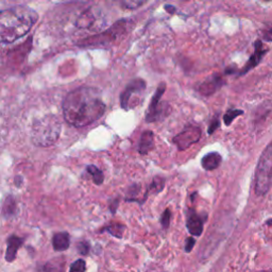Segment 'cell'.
<instances>
[{
    "label": "cell",
    "mask_w": 272,
    "mask_h": 272,
    "mask_svg": "<svg viewBox=\"0 0 272 272\" xmlns=\"http://www.w3.org/2000/svg\"><path fill=\"white\" fill-rule=\"evenodd\" d=\"M146 81L140 78L134 79L128 83L121 96V106L125 111H130L141 105L145 97Z\"/></svg>",
    "instance_id": "5"
},
{
    "label": "cell",
    "mask_w": 272,
    "mask_h": 272,
    "mask_svg": "<svg viewBox=\"0 0 272 272\" xmlns=\"http://www.w3.org/2000/svg\"><path fill=\"white\" fill-rule=\"evenodd\" d=\"M16 213V202L15 199L10 195L7 196L3 202L2 206V215L4 218H11Z\"/></svg>",
    "instance_id": "16"
},
{
    "label": "cell",
    "mask_w": 272,
    "mask_h": 272,
    "mask_svg": "<svg viewBox=\"0 0 272 272\" xmlns=\"http://www.w3.org/2000/svg\"><path fill=\"white\" fill-rule=\"evenodd\" d=\"M166 91V84L163 82L158 85L155 94L151 99L150 106L146 115V123H155L158 121H162L168 114L170 113V108L167 103H161L162 96Z\"/></svg>",
    "instance_id": "7"
},
{
    "label": "cell",
    "mask_w": 272,
    "mask_h": 272,
    "mask_svg": "<svg viewBox=\"0 0 272 272\" xmlns=\"http://www.w3.org/2000/svg\"><path fill=\"white\" fill-rule=\"evenodd\" d=\"M164 186H165V179H164V178H159V177H155V178L153 179V181L151 182L150 186L148 187L147 193L145 194L146 199H147V197H148V195H149L150 193L158 194L159 191H162V190H163Z\"/></svg>",
    "instance_id": "19"
},
{
    "label": "cell",
    "mask_w": 272,
    "mask_h": 272,
    "mask_svg": "<svg viewBox=\"0 0 272 272\" xmlns=\"http://www.w3.org/2000/svg\"><path fill=\"white\" fill-rule=\"evenodd\" d=\"M37 19V13L23 4L2 10L0 13V39L3 44L17 41L29 33Z\"/></svg>",
    "instance_id": "2"
},
{
    "label": "cell",
    "mask_w": 272,
    "mask_h": 272,
    "mask_svg": "<svg viewBox=\"0 0 272 272\" xmlns=\"http://www.w3.org/2000/svg\"><path fill=\"white\" fill-rule=\"evenodd\" d=\"M154 147V134L152 131H145L139 139L138 143V152L140 154H148Z\"/></svg>",
    "instance_id": "13"
},
{
    "label": "cell",
    "mask_w": 272,
    "mask_h": 272,
    "mask_svg": "<svg viewBox=\"0 0 272 272\" xmlns=\"http://www.w3.org/2000/svg\"><path fill=\"white\" fill-rule=\"evenodd\" d=\"M202 131L199 127L190 126L184 129L181 133H179L177 136H174L173 142L177 145L178 149L181 151L186 150L191 145L198 142L201 138Z\"/></svg>",
    "instance_id": "8"
},
{
    "label": "cell",
    "mask_w": 272,
    "mask_h": 272,
    "mask_svg": "<svg viewBox=\"0 0 272 272\" xmlns=\"http://www.w3.org/2000/svg\"><path fill=\"white\" fill-rule=\"evenodd\" d=\"M78 252L81 254V255H87L90 253V250H91V245L89 242H85V241H82L77 244L76 246Z\"/></svg>",
    "instance_id": "22"
},
{
    "label": "cell",
    "mask_w": 272,
    "mask_h": 272,
    "mask_svg": "<svg viewBox=\"0 0 272 272\" xmlns=\"http://www.w3.org/2000/svg\"><path fill=\"white\" fill-rule=\"evenodd\" d=\"M117 206H118V199L115 200V201H112V204L110 205V210H111L112 212H113V214H115Z\"/></svg>",
    "instance_id": "27"
},
{
    "label": "cell",
    "mask_w": 272,
    "mask_h": 272,
    "mask_svg": "<svg viewBox=\"0 0 272 272\" xmlns=\"http://www.w3.org/2000/svg\"><path fill=\"white\" fill-rule=\"evenodd\" d=\"M219 125H220V123H219L218 119H216V118L213 119V122L211 123L210 128H209V134H213L216 131V129H217V128L219 127Z\"/></svg>",
    "instance_id": "26"
},
{
    "label": "cell",
    "mask_w": 272,
    "mask_h": 272,
    "mask_svg": "<svg viewBox=\"0 0 272 272\" xmlns=\"http://www.w3.org/2000/svg\"><path fill=\"white\" fill-rule=\"evenodd\" d=\"M23 244V238L16 235H12L6 241V251H5V261L12 263L16 259L17 251L20 249Z\"/></svg>",
    "instance_id": "12"
},
{
    "label": "cell",
    "mask_w": 272,
    "mask_h": 272,
    "mask_svg": "<svg viewBox=\"0 0 272 272\" xmlns=\"http://www.w3.org/2000/svg\"><path fill=\"white\" fill-rule=\"evenodd\" d=\"M223 84V80L219 75H213L207 78L204 82L199 86V92L204 96H210L218 91Z\"/></svg>",
    "instance_id": "11"
},
{
    "label": "cell",
    "mask_w": 272,
    "mask_h": 272,
    "mask_svg": "<svg viewBox=\"0 0 272 272\" xmlns=\"http://www.w3.org/2000/svg\"><path fill=\"white\" fill-rule=\"evenodd\" d=\"M261 272H269V271H261Z\"/></svg>",
    "instance_id": "31"
},
{
    "label": "cell",
    "mask_w": 272,
    "mask_h": 272,
    "mask_svg": "<svg viewBox=\"0 0 272 272\" xmlns=\"http://www.w3.org/2000/svg\"><path fill=\"white\" fill-rule=\"evenodd\" d=\"M221 161L222 157L219 153H217V152H210V153H207L202 157L201 165L205 170L211 171L217 169L221 164Z\"/></svg>",
    "instance_id": "15"
},
{
    "label": "cell",
    "mask_w": 272,
    "mask_h": 272,
    "mask_svg": "<svg viewBox=\"0 0 272 272\" xmlns=\"http://www.w3.org/2000/svg\"><path fill=\"white\" fill-rule=\"evenodd\" d=\"M86 170L93 177V181L96 185L99 186L103 183V181H105V174H103V172L100 169H98L95 165H89L86 168Z\"/></svg>",
    "instance_id": "18"
},
{
    "label": "cell",
    "mask_w": 272,
    "mask_h": 272,
    "mask_svg": "<svg viewBox=\"0 0 272 272\" xmlns=\"http://www.w3.org/2000/svg\"><path fill=\"white\" fill-rule=\"evenodd\" d=\"M61 123L54 115L38 118L32 125L31 140L38 147H50L58 141L61 134Z\"/></svg>",
    "instance_id": "3"
},
{
    "label": "cell",
    "mask_w": 272,
    "mask_h": 272,
    "mask_svg": "<svg viewBox=\"0 0 272 272\" xmlns=\"http://www.w3.org/2000/svg\"><path fill=\"white\" fill-rule=\"evenodd\" d=\"M70 246V236L67 232L55 233L52 237V247L55 251H65Z\"/></svg>",
    "instance_id": "14"
},
{
    "label": "cell",
    "mask_w": 272,
    "mask_h": 272,
    "mask_svg": "<svg viewBox=\"0 0 272 272\" xmlns=\"http://www.w3.org/2000/svg\"><path fill=\"white\" fill-rule=\"evenodd\" d=\"M272 182V142L263 151L255 171V193L264 196Z\"/></svg>",
    "instance_id": "4"
},
{
    "label": "cell",
    "mask_w": 272,
    "mask_h": 272,
    "mask_svg": "<svg viewBox=\"0 0 272 272\" xmlns=\"http://www.w3.org/2000/svg\"><path fill=\"white\" fill-rule=\"evenodd\" d=\"M267 225L272 226V220H268V221H267Z\"/></svg>",
    "instance_id": "30"
},
{
    "label": "cell",
    "mask_w": 272,
    "mask_h": 272,
    "mask_svg": "<svg viewBox=\"0 0 272 272\" xmlns=\"http://www.w3.org/2000/svg\"><path fill=\"white\" fill-rule=\"evenodd\" d=\"M126 30V20H122L116 22L115 25L112 26L109 30L105 31L103 33L100 35H96V36H91L89 38L84 39L80 46H84V47H97V46H108L111 45L112 43L117 42L118 39H121V37L124 35Z\"/></svg>",
    "instance_id": "6"
},
{
    "label": "cell",
    "mask_w": 272,
    "mask_h": 272,
    "mask_svg": "<svg viewBox=\"0 0 272 272\" xmlns=\"http://www.w3.org/2000/svg\"><path fill=\"white\" fill-rule=\"evenodd\" d=\"M196 245V239L194 237H188L185 242V252L189 253L191 250L194 249V247Z\"/></svg>",
    "instance_id": "25"
},
{
    "label": "cell",
    "mask_w": 272,
    "mask_h": 272,
    "mask_svg": "<svg viewBox=\"0 0 272 272\" xmlns=\"http://www.w3.org/2000/svg\"><path fill=\"white\" fill-rule=\"evenodd\" d=\"M62 108L65 121L76 128L97 122L107 109L100 92L91 86H80L69 92Z\"/></svg>",
    "instance_id": "1"
},
{
    "label": "cell",
    "mask_w": 272,
    "mask_h": 272,
    "mask_svg": "<svg viewBox=\"0 0 272 272\" xmlns=\"http://www.w3.org/2000/svg\"><path fill=\"white\" fill-rule=\"evenodd\" d=\"M267 49L265 47H264L263 43L261 41H257L254 45V53L251 55L249 61L245 65V67L243 68V70L239 73V75H245L247 74L248 71L251 70L252 68H254L255 66H258L260 62L262 61L263 57L267 53Z\"/></svg>",
    "instance_id": "10"
},
{
    "label": "cell",
    "mask_w": 272,
    "mask_h": 272,
    "mask_svg": "<svg viewBox=\"0 0 272 272\" xmlns=\"http://www.w3.org/2000/svg\"><path fill=\"white\" fill-rule=\"evenodd\" d=\"M264 38H265L266 41H268V42H272V28L266 32L265 35H264Z\"/></svg>",
    "instance_id": "28"
},
{
    "label": "cell",
    "mask_w": 272,
    "mask_h": 272,
    "mask_svg": "<svg viewBox=\"0 0 272 272\" xmlns=\"http://www.w3.org/2000/svg\"><path fill=\"white\" fill-rule=\"evenodd\" d=\"M243 114H244V111L242 110H229L226 113V115L223 116V121H225L226 126H230L237 116L243 115Z\"/></svg>",
    "instance_id": "20"
},
{
    "label": "cell",
    "mask_w": 272,
    "mask_h": 272,
    "mask_svg": "<svg viewBox=\"0 0 272 272\" xmlns=\"http://www.w3.org/2000/svg\"><path fill=\"white\" fill-rule=\"evenodd\" d=\"M14 181H15V184H16V185H17V186H20V184L22 183L21 177H16Z\"/></svg>",
    "instance_id": "29"
},
{
    "label": "cell",
    "mask_w": 272,
    "mask_h": 272,
    "mask_svg": "<svg viewBox=\"0 0 272 272\" xmlns=\"http://www.w3.org/2000/svg\"><path fill=\"white\" fill-rule=\"evenodd\" d=\"M86 263L84 260H77L70 265L69 272H85Z\"/></svg>",
    "instance_id": "21"
},
{
    "label": "cell",
    "mask_w": 272,
    "mask_h": 272,
    "mask_svg": "<svg viewBox=\"0 0 272 272\" xmlns=\"http://www.w3.org/2000/svg\"><path fill=\"white\" fill-rule=\"evenodd\" d=\"M170 220H171V211L169 209H166L161 217L162 227L164 229H168V227H169V225H170Z\"/></svg>",
    "instance_id": "23"
},
{
    "label": "cell",
    "mask_w": 272,
    "mask_h": 272,
    "mask_svg": "<svg viewBox=\"0 0 272 272\" xmlns=\"http://www.w3.org/2000/svg\"><path fill=\"white\" fill-rule=\"evenodd\" d=\"M187 219H186V228L189 233L193 236H201L203 232V225L206 220V215H200L195 210L189 209L187 211Z\"/></svg>",
    "instance_id": "9"
},
{
    "label": "cell",
    "mask_w": 272,
    "mask_h": 272,
    "mask_svg": "<svg viewBox=\"0 0 272 272\" xmlns=\"http://www.w3.org/2000/svg\"><path fill=\"white\" fill-rule=\"evenodd\" d=\"M143 3H145L143 1H131V0H129V1L122 2V5L125 7V9L134 10V9H137V7H139Z\"/></svg>",
    "instance_id": "24"
},
{
    "label": "cell",
    "mask_w": 272,
    "mask_h": 272,
    "mask_svg": "<svg viewBox=\"0 0 272 272\" xmlns=\"http://www.w3.org/2000/svg\"><path fill=\"white\" fill-rule=\"evenodd\" d=\"M126 230V227L122 223H117V222H113L111 223V225L107 226L106 228H103L100 232H109V233L114 236L116 238H123V234Z\"/></svg>",
    "instance_id": "17"
}]
</instances>
